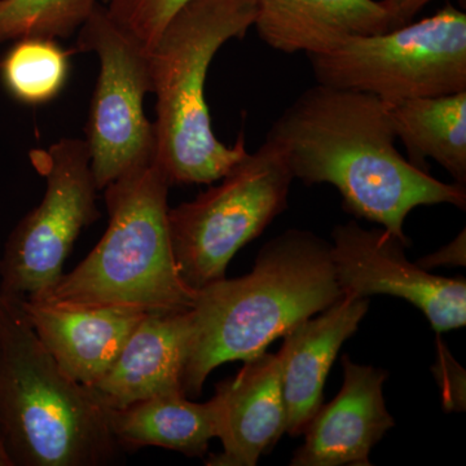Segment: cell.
<instances>
[{
  "label": "cell",
  "mask_w": 466,
  "mask_h": 466,
  "mask_svg": "<svg viewBox=\"0 0 466 466\" xmlns=\"http://www.w3.org/2000/svg\"><path fill=\"white\" fill-rule=\"evenodd\" d=\"M317 84L383 103L466 90V15L447 3L433 16L376 35L352 36L309 55Z\"/></svg>",
  "instance_id": "8992f818"
},
{
  "label": "cell",
  "mask_w": 466,
  "mask_h": 466,
  "mask_svg": "<svg viewBox=\"0 0 466 466\" xmlns=\"http://www.w3.org/2000/svg\"><path fill=\"white\" fill-rule=\"evenodd\" d=\"M108 419L121 450L153 446L202 458L208 441L218 438L214 398L196 403L184 394L159 395L119 410L108 408Z\"/></svg>",
  "instance_id": "e0dca14e"
},
{
  "label": "cell",
  "mask_w": 466,
  "mask_h": 466,
  "mask_svg": "<svg viewBox=\"0 0 466 466\" xmlns=\"http://www.w3.org/2000/svg\"><path fill=\"white\" fill-rule=\"evenodd\" d=\"M244 363L238 375L217 385L223 450L208 459V466H256L287 433L280 355L263 352Z\"/></svg>",
  "instance_id": "7c38bea8"
},
{
  "label": "cell",
  "mask_w": 466,
  "mask_h": 466,
  "mask_svg": "<svg viewBox=\"0 0 466 466\" xmlns=\"http://www.w3.org/2000/svg\"><path fill=\"white\" fill-rule=\"evenodd\" d=\"M343 385L330 403L321 404L294 452L293 466H370V455L394 428L382 386L388 372L342 358Z\"/></svg>",
  "instance_id": "8fae6325"
},
{
  "label": "cell",
  "mask_w": 466,
  "mask_h": 466,
  "mask_svg": "<svg viewBox=\"0 0 466 466\" xmlns=\"http://www.w3.org/2000/svg\"><path fill=\"white\" fill-rule=\"evenodd\" d=\"M188 311L142 319L108 372L91 388L104 406L119 410L159 395L184 394Z\"/></svg>",
  "instance_id": "9a60e30c"
},
{
  "label": "cell",
  "mask_w": 466,
  "mask_h": 466,
  "mask_svg": "<svg viewBox=\"0 0 466 466\" xmlns=\"http://www.w3.org/2000/svg\"><path fill=\"white\" fill-rule=\"evenodd\" d=\"M100 2H101V5H110V2H112V0H100Z\"/></svg>",
  "instance_id": "d4e9b609"
},
{
  "label": "cell",
  "mask_w": 466,
  "mask_h": 466,
  "mask_svg": "<svg viewBox=\"0 0 466 466\" xmlns=\"http://www.w3.org/2000/svg\"><path fill=\"white\" fill-rule=\"evenodd\" d=\"M100 0H0V45L26 36L69 38Z\"/></svg>",
  "instance_id": "ffe728a7"
},
{
  "label": "cell",
  "mask_w": 466,
  "mask_h": 466,
  "mask_svg": "<svg viewBox=\"0 0 466 466\" xmlns=\"http://www.w3.org/2000/svg\"><path fill=\"white\" fill-rule=\"evenodd\" d=\"M0 431L15 466H106L121 453L108 408L58 367L18 299L2 293Z\"/></svg>",
  "instance_id": "277c9868"
},
{
  "label": "cell",
  "mask_w": 466,
  "mask_h": 466,
  "mask_svg": "<svg viewBox=\"0 0 466 466\" xmlns=\"http://www.w3.org/2000/svg\"><path fill=\"white\" fill-rule=\"evenodd\" d=\"M370 299L343 294L317 318L300 321L284 334L280 351L287 433L303 434L323 404L328 373L346 339L357 332Z\"/></svg>",
  "instance_id": "5bb4252c"
},
{
  "label": "cell",
  "mask_w": 466,
  "mask_h": 466,
  "mask_svg": "<svg viewBox=\"0 0 466 466\" xmlns=\"http://www.w3.org/2000/svg\"><path fill=\"white\" fill-rule=\"evenodd\" d=\"M332 238L334 271L343 294L400 297L421 309L437 333L465 327V279L431 275L410 262V242L383 228H363L355 220L334 227Z\"/></svg>",
  "instance_id": "30bf717a"
},
{
  "label": "cell",
  "mask_w": 466,
  "mask_h": 466,
  "mask_svg": "<svg viewBox=\"0 0 466 466\" xmlns=\"http://www.w3.org/2000/svg\"><path fill=\"white\" fill-rule=\"evenodd\" d=\"M0 60V81L5 91L25 106H42L56 99L66 87L70 55L56 39L26 36L14 41Z\"/></svg>",
  "instance_id": "d6986e66"
},
{
  "label": "cell",
  "mask_w": 466,
  "mask_h": 466,
  "mask_svg": "<svg viewBox=\"0 0 466 466\" xmlns=\"http://www.w3.org/2000/svg\"><path fill=\"white\" fill-rule=\"evenodd\" d=\"M433 0H380L390 17L391 30L412 23L417 15ZM465 7L466 0H458Z\"/></svg>",
  "instance_id": "7402d4cb"
},
{
  "label": "cell",
  "mask_w": 466,
  "mask_h": 466,
  "mask_svg": "<svg viewBox=\"0 0 466 466\" xmlns=\"http://www.w3.org/2000/svg\"><path fill=\"white\" fill-rule=\"evenodd\" d=\"M170 187L156 162L108 184L103 192L109 225L103 238L36 302L147 314L191 309L198 290L187 285L175 262L167 220Z\"/></svg>",
  "instance_id": "5b68a950"
},
{
  "label": "cell",
  "mask_w": 466,
  "mask_h": 466,
  "mask_svg": "<svg viewBox=\"0 0 466 466\" xmlns=\"http://www.w3.org/2000/svg\"><path fill=\"white\" fill-rule=\"evenodd\" d=\"M187 2L188 0H112L106 7L119 25L150 50L168 20Z\"/></svg>",
  "instance_id": "44dd1931"
},
{
  "label": "cell",
  "mask_w": 466,
  "mask_h": 466,
  "mask_svg": "<svg viewBox=\"0 0 466 466\" xmlns=\"http://www.w3.org/2000/svg\"><path fill=\"white\" fill-rule=\"evenodd\" d=\"M256 14V0H188L149 50L155 162L171 186L218 182L248 155L244 130L233 146L218 140L205 84L217 52L244 38Z\"/></svg>",
  "instance_id": "3957f363"
},
{
  "label": "cell",
  "mask_w": 466,
  "mask_h": 466,
  "mask_svg": "<svg viewBox=\"0 0 466 466\" xmlns=\"http://www.w3.org/2000/svg\"><path fill=\"white\" fill-rule=\"evenodd\" d=\"M342 296L329 242L303 229L272 238L250 274L198 290L188 311L184 394L198 397L220 364L259 357L275 339Z\"/></svg>",
  "instance_id": "7a4b0ae2"
},
{
  "label": "cell",
  "mask_w": 466,
  "mask_h": 466,
  "mask_svg": "<svg viewBox=\"0 0 466 466\" xmlns=\"http://www.w3.org/2000/svg\"><path fill=\"white\" fill-rule=\"evenodd\" d=\"M397 139L408 161L429 171L426 158L434 159L466 186V90L434 97H417L388 106Z\"/></svg>",
  "instance_id": "ac0fdd59"
},
{
  "label": "cell",
  "mask_w": 466,
  "mask_h": 466,
  "mask_svg": "<svg viewBox=\"0 0 466 466\" xmlns=\"http://www.w3.org/2000/svg\"><path fill=\"white\" fill-rule=\"evenodd\" d=\"M266 140L281 150L294 179L330 184L348 213L401 240L410 242L403 226L413 208H466L465 187L441 182L400 155L388 104L373 95L312 86L275 119Z\"/></svg>",
  "instance_id": "6da1fadb"
},
{
  "label": "cell",
  "mask_w": 466,
  "mask_h": 466,
  "mask_svg": "<svg viewBox=\"0 0 466 466\" xmlns=\"http://www.w3.org/2000/svg\"><path fill=\"white\" fill-rule=\"evenodd\" d=\"M43 346L70 379L92 388L112 364L147 312L124 308H76L17 299Z\"/></svg>",
  "instance_id": "4fadbf2b"
},
{
  "label": "cell",
  "mask_w": 466,
  "mask_h": 466,
  "mask_svg": "<svg viewBox=\"0 0 466 466\" xmlns=\"http://www.w3.org/2000/svg\"><path fill=\"white\" fill-rule=\"evenodd\" d=\"M441 263H449V265L464 266L465 263V229L460 232L458 238L451 244L444 247L443 249L426 257V258L419 260L420 267L424 269L431 267L441 266Z\"/></svg>",
  "instance_id": "603a6c76"
},
{
  "label": "cell",
  "mask_w": 466,
  "mask_h": 466,
  "mask_svg": "<svg viewBox=\"0 0 466 466\" xmlns=\"http://www.w3.org/2000/svg\"><path fill=\"white\" fill-rule=\"evenodd\" d=\"M75 52H94L100 73L86 124V143L97 189L155 162L153 122L144 97L153 91L149 50L97 5L78 30Z\"/></svg>",
  "instance_id": "9c48e42d"
},
{
  "label": "cell",
  "mask_w": 466,
  "mask_h": 466,
  "mask_svg": "<svg viewBox=\"0 0 466 466\" xmlns=\"http://www.w3.org/2000/svg\"><path fill=\"white\" fill-rule=\"evenodd\" d=\"M294 177L274 143L265 140L195 200L168 208L175 262L192 289L226 278L241 248L288 208Z\"/></svg>",
  "instance_id": "52a82bcc"
},
{
  "label": "cell",
  "mask_w": 466,
  "mask_h": 466,
  "mask_svg": "<svg viewBox=\"0 0 466 466\" xmlns=\"http://www.w3.org/2000/svg\"><path fill=\"white\" fill-rule=\"evenodd\" d=\"M29 158L46 179V192L5 241L0 257V293L42 300L63 278L79 233L100 219V191L85 139L63 137L47 149L30 150Z\"/></svg>",
  "instance_id": "ba28073f"
},
{
  "label": "cell",
  "mask_w": 466,
  "mask_h": 466,
  "mask_svg": "<svg viewBox=\"0 0 466 466\" xmlns=\"http://www.w3.org/2000/svg\"><path fill=\"white\" fill-rule=\"evenodd\" d=\"M259 38L283 54H327L352 36L390 32L380 0H256Z\"/></svg>",
  "instance_id": "2e32d148"
},
{
  "label": "cell",
  "mask_w": 466,
  "mask_h": 466,
  "mask_svg": "<svg viewBox=\"0 0 466 466\" xmlns=\"http://www.w3.org/2000/svg\"><path fill=\"white\" fill-rule=\"evenodd\" d=\"M0 466H15L11 455H9L7 444H5V438H3L2 431H0Z\"/></svg>",
  "instance_id": "cb8c5ba5"
}]
</instances>
